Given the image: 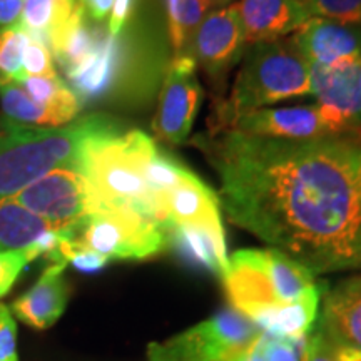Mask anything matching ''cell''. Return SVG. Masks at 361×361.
Listing matches in <instances>:
<instances>
[{"label": "cell", "instance_id": "cell-1", "mask_svg": "<svg viewBox=\"0 0 361 361\" xmlns=\"http://www.w3.org/2000/svg\"><path fill=\"white\" fill-rule=\"evenodd\" d=\"M192 146L234 224L314 276L361 271V130L305 141L209 130Z\"/></svg>", "mask_w": 361, "mask_h": 361}, {"label": "cell", "instance_id": "cell-2", "mask_svg": "<svg viewBox=\"0 0 361 361\" xmlns=\"http://www.w3.org/2000/svg\"><path fill=\"white\" fill-rule=\"evenodd\" d=\"M121 129L109 116L90 114L61 128H32L0 121V201L57 168L78 169L82 149L94 135Z\"/></svg>", "mask_w": 361, "mask_h": 361}, {"label": "cell", "instance_id": "cell-3", "mask_svg": "<svg viewBox=\"0 0 361 361\" xmlns=\"http://www.w3.org/2000/svg\"><path fill=\"white\" fill-rule=\"evenodd\" d=\"M156 149V142L139 129H117L89 139L78 169L87 180L97 211L129 209L164 228L146 184V166Z\"/></svg>", "mask_w": 361, "mask_h": 361}, {"label": "cell", "instance_id": "cell-4", "mask_svg": "<svg viewBox=\"0 0 361 361\" xmlns=\"http://www.w3.org/2000/svg\"><path fill=\"white\" fill-rule=\"evenodd\" d=\"M228 99L211 114V130H228L238 116L271 104L313 96L311 67L293 37L252 44Z\"/></svg>", "mask_w": 361, "mask_h": 361}, {"label": "cell", "instance_id": "cell-5", "mask_svg": "<svg viewBox=\"0 0 361 361\" xmlns=\"http://www.w3.org/2000/svg\"><path fill=\"white\" fill-rule=\"evenodd\" d=\"M261 329L233 308L161 343H149L147 361H233L258 340Z\"/></svg>", "mask_w": 361, "mask_h": 361}, {"label": "cell", "instance_id": "cell-6", "mask_svg": "<svg viewBox=\"0 0 361 361\" xmlns=\"http://www.w3.org/2000/svg\"><path fill=\"white\" fill-rule=\"evenodd\" d=\"M75 239L111 261H141L168 247L166 229L129 209L89 214L75 229Z\"/></svg>", "mask_w": 361, "mask_h": 361}, {"label": "cell", "instance_id": "cell-7", "mask_svg": "<svg viewBox=\"0 0 361 361\" xmlns=\"http://www.w3.org/2000/svg\"><path fill=\"white\" fill-rule=\"evenodd\" d=\"M17 204L57 229H72L96 213L87 180L75 168H57L12 197Z\"/></svg>", "mask_w": 361, "mask_h": 361}, {"label": "cell", "instance_id": "cell-8", "mask_svg": "<svg viewBox=\"0 0 361 361\" xmlns=\"http://www.w3.org/2000/svg\"><path fill=\"white\" fill-rule=\"evenodd\" d=\"M246 37L238 4L207 12L189 40L186 52L201 67L214 87L221 89L228 74L241 61Z\"/></svg>", "mask_w": 361, "mask_h": 361}, {"label": "cell", "instance_id": "cell-9", "mask_svg": "<svg viewBox=\"0 0 361 361\" xmlns=\"http://www.w3.org/2000/svg\"><path fill=\"white\" fill-rule=\"evenodd\" d=\"M196 62L188 54L174 56L162 84L152 129L161 141L183 144L200 112L202 89L196 75Z\"/></svg>", "mask_w": 361, "mask_h": 361}, {"label": "cell", "instance_id": "cell-10", "mask_svg": "<svg viewBox=\"0 0 361 361\" xmlns=\"http://www.w3.org/2000/svg\"><path fill=\"white\" fill-rule=\"evenodd\" d=\"M228 130H238L259 137L293 139V141L351 134L331 111L319 104L278 107V109L263 107V109L245 112L234 119Z\"/></svg>", "mask_w": 361, "mask_h": 361}, {"label": "cell", "instance_id": "cell-11", "mask_svg": "<svg viewBox=\"0 0 361 361\" xmlns=\"http://www.w3.org/2000/svg\"><path fill=\"white\" fill-rule=\"evenodd\" d=\"M223 283L231 308L247 319L261 311L283 305L271 274L268 250H239L234 252Z\"/></svg>", "mask_w": 361, "mask_h": 361}, {"label": "cell", "instance_id": "cell-12", "mask_svg": "<svg viewBox=\"0 0 361 361\" xmlns=\"http://www.w3.org/2000/svg\"><path fill=\"white\" fill-rule=\"evenodd\" d=\"M291 37L310 66L361 64V25L311 17Z\"/></svg>", "mask_w": 361, "mask_h": 361}, {"label": "cell", "instance_id": "cell-13", "mask_svg": "<svg viewBox=\"0 0 361 361\" xmlns=\"http://www.w3.org/2000/svg\"><path fill=\"white\" fill-rule=\"evenodd\" d=\"M314 326L338 348L361 350V273L326 286Z\"/></svg>", "mask_w": 361, "mask_h": 361}, {"label": "cell", "instance_id": "cell-14", "mask_svg": "<svg viewBox=\"0 0 361 361\" xmlns=\"http://www.w3.org/2000/svg\"><path fill=\"white\" fill-rule=\"evenodd\" d=\"M67 266L51 263L30 290L13 300L12 314L34 329H49L64 314L69 303L71 288L64 276Z\"/></svg>", "mask_w": 361, "mask_h": 361}, {"label": "cell", "instance_id": "cell-15", "mask_svg": "<svg viewBox=\"0 0 361 361\" xmlns=\"http://www.w3.org/2000/svg\"><path fill=\"white\" fill-rule=\"evenodd\" d=\"M311 67V90L319 106L331 111L350 133L361 130V64Z\"/></svg>", "mask_w": 361, "mask_h": 361}, {"label": "cell", "instance_id": "cell-16", "mask_svg": "<svg viewBox=\"0 0 361 361\" xmlns=\"http://www.w3.org/2000/svg\"><path fill=\"white\" fill-rule=\"evenodd\" d=\"M126 62V47L119 37L104 34L101 42L82 64L67 75L69 87L82 102H96L107 97L119 82Z\"/></svg>", "mask_w": 361, "mask_h": 361}, {"label": "cell", "instance_id": "cell-17", "mask_svg": "<svg viewBox=\"0 0 361 361\" xmlns=\"http://www.w3.org/2000/svg\"><path fill=\"white\" fill-rule=\"evenodd\" d=\"M238 7L246 44L284 39L311 19L301 0H241Z\"/></svg>", "mask_w": 361, "mask_h": 361}, {"label": "cell", "instance_id": "cell-18", "mask_svg": "<svg viewBox=\"0 0 361 361\" xmlns=\"http://www.w3.org/2000/svg\"><path fill=\"white\" fill-rule=\"evenodd\" d=\"M164 213L166 228L173 224H188L224 234L219 196L189 169L184 171L178 186L166 196Z\"/></svg>", "mask_w": 361, "mask_h": 361}, {"label": "cell", "instance_id": "cell-19", "mask_svg": "<svg viewBox=\"0 0 361 361\" xmlns=\"http://www.w3.org/2000/svg\"><path fill=\"white\" fill-rule=\"evenodd\" d=\"M166 236L168 247H173L180 259L224 279L229 268L224 234L213 233L200 226L173 224L166 228Z\"/></svg>", "mask_w": 361, "mask_h": 361}, {"label": "cell", "instance_id": "cell-20", "mask_svg": "<svg viewBox=\"0 0 361 361\" xmlns=\"http://www.w3.org/2000/svg\"><path fill=\"white\" fill-rule=\"evenodd\" d=\"M324 290H326V283H316L295 301L261 311L252 316L250 322L268 335L303 340L318 319L316 316H318L319 301Z\"/></svg>", "mask_w": 361, "mask_h": 361}, {"label": "cell", "instance_id": "cell-21", "mask_svg": "<svg viewBox=\"0 0 361 361\" xmlns=\"http://www.w3.org/2000/svg\"><path fill=\"white\" fill-rule=\"evenodd\" d=\"M104 34H106V30L94 25V22L87 19V16L78 2L69 20L62 27H59L56 32L49 37L47 44L64 74H69L94 52Z\"/></svg>", "mask_w": 361, "mask_h": 361}, {"label": "cell", "instance_id": "cell-22", "mask_svg": "<svg viewBox=\"0 0 361 361\" xmlns=\"http://www.w3.org/2000/svg\"><path fill=\"white\" fill-rule=\"evenodd\" d=\"M0 106L6 119L32 128H61L78 117L80 106H45L30 99L17 82L0 84Z\"/></svg>", "mask_w": 361, "mask_h": 361}, {"label": "cell", "instance_id": "cell-23", "mask_svg": "<svg viewBox=\"0 0 361 361\" xmlns=\"http://www.w3.org/2000/svg\"><path fill=\"white\" fill-rule=\"evenodd\" d=\"M49 229L54 226L13 200L0 201V251L27 250Z\"/></svg>", "mask_w": 361, "mask_h": 361}, {"label": "cell", "instance_id": "cell-24", "mask_svg": "<svg viewBox=\"0 0 361 361\" xmlns=\"http://www.w3.org/2000/svg\"><path fill=\"white\" fill-rule=\"evenodd\" d=\"M75 6L78 0H24L20 25L47 42L59 27L69 20Z\"/></svg>", "mask_w": 361, "mask_h": 361}, {"label": "cell", "instance_id": "cell-25", "mask_svg": "<svg viewBox=\"0 0 361 361\" xmlns=\"http://www.w3.org/2000/svg\"><path fill=\"white\" fill-rule=\"evenodd\" d=\"M169 39L174 56L186 52L194 30L207 13V0H164Z\"/></svg>", "mask_w": 361, "mask_h": 361}, {"label": "cell", "instance_id": "cell-26", "mask_svg": "<svg viewBox=\"0 0 361 361\" xmlns=\"http://www.w3.org/2000/svg\"><path fill=\"white\" fill-rule=\"evenodd\" d=\"M188 168L173 157L168 152L159 151V147L152 152L151 159L146 166V184L154 197L157 206H159L162 224L166 229V213H164V200L166 196L178 186L179 180L183 179L184 171Z\"/></svg>", "mask_w": 361, "mask_h": 361}, {"label": "cell", "instance_id": "cell-27", "mask_svg": "<svg viewBox=\"0 0 361 361\" xmlns=\"http://www.w3.org/2000/svg\"><path fill=\"white\" fill-rule=\"evenodd\" d=\"M30 32L24 25L16 24L0 29V84L20 82L24 74V52Z\"/></svg>", "mask_w": 361, "mask_h": 361}, {"label": "cell", "instance_id": "cell-28", "mask_svg": "<svg viewBox=\"0 0 361 361\" xmlns=\"http://www.w3.org/2000/svg\"><path fill=\"white\" fill-rule=\"evenodd\" d=\"M20 87L32 101L45 106H80L78 96L59 75H27ZM82 107V106H80Z\"/></svg>", "mask_w": 361, "mask_h": 361}, {"label": "cell", "instance_id": "cell-29", "mask_svg": "<svg viewBox=\"0 0 361 361\" xmlns=\"http://www.w3.org/2000/svg\"><path fill=\"white\" fill-rule=\"evenodd\" d=\"M311 17L361 25V0H305Z\"/></svg>", "mask_w": 361, "mask_h": 361}, {"label": "cell", "instance_id": "cell-30", "mask_svg": "<svg viewBox=\"0 0 361 361\" xmlns=\"http://www.w3.org/2000/svg\"><path fill=\"white\" fill-rule=\"evenodd\" d=\"M35 259L37 255L30 247L19 251H0V298L8 295L22 271Z\"/></svg>", "mask_w": 361, "mask_h": 361}, {"label": "cell", "instance_id": "cell-31", "mask_svg": "<svg viewBox=\"0 0 361 361\" xmlns=\"http://www.w3.org/2000/svg\"><path fill=\"white\" fill-rule=\"evenodd\" d=\"M22 66H24L25 78L27 75H57L51 49L42 37L35 34H30Z\"/></svg>", "mask_w": 361, "mask_h": 361}, {"label": "cell", "instance_id": "cell-32", "mask_svg": "<svg viewBox=\"0 0 361 361\" xmlns=\"http://www.w3.org/2000/svg\"><path fill=\"white\" fill-rule=\"evenodd\" d=\"M303 340H293V338H283L261 333L259 345L263 350L266 361H300L301 350H303Z\"/></svg>", "mask_w": 361, "mask_h": 361}, {"label": "cell", "instance_id": "cell-33", "mask_svg": "<svg viewBox=\"0 0 361 361\" xmlns=\"http://www.w3.org/2000/svg\"><path fill=\"white\" fill-rule=\"evenodd\" d=\"M300 361H340L338 346L329 341L318 328L313 326L308 336L305 338Z\"/></svg>", "mask_w": 361, "mask_h": 361}, {"label": "cell", "instance_id": "cell-34", "mask_svg": "<svg viewBox=\"0 0 361 361\" xmlns=\"http://www.w3.org/2000/svg\"><path fill=\"white\" fill-rule=\"evenodd\" d=\"M0 361H19L17 322L8 306L0 303Z\"/></svg>", "mask_w": 361, "mask_h": 361}, {"label": "cell", "instance_id": "cell-35", "mask_svg": "<svg viewBox=\"0 0 361 361\" xmlns=\"http://www.w3.org/2000/svg\"><path fill=\"white\" fill-rule=\"evenodd\" d=\"M134 6L135 0H114L109 20H107V34L112 37H119L123 34L124 27L128 25L130 16H133Z\"/></svg>", "mask_w": 361, "mask_h": 361}, {"label": "cell", "instance_id": "cell-36", "mask_svg": "<svg viewBox=\"0 0 361 361\" xmlns=\"http://www.w3.org/2000/svg\"><path fill=\"white\" fill-rule=\"evenodd\" d=\"M78 2L90 22L101 24L111 16L114 0H78Z\"/></svg>", "mask_w": 361, "mask_h": 361}, {"label": "cell", "instance_id": "cell-37", "mask_svg": "<svg viewBox=\"0 0 361 361\" xmlns=\"http://www.w3.org/2000/svg\"><path fill=\"white\" fill-rule=\"evenodd\" d=\"M24 0H0V29L20 22Z\"/></svg>", "mask_w": 361, "mask_h": 361}, {"label": "cell", "instance_id": "cell-38", "mask_svg": "<svg viewBox=\"0 0 361 361\" xmlns=\"http://www.w3.org/2000/svg\"><path fill=\"white\" fill-rule=\"evenodd\" d=\"M233 361H266L264 355H263V350H261V345H259V338L255 343H252V345L245 351V353L239 355L238 358L233 360Z\"/></svg>", "mask_w": 361, "mask_h": 361}, {"label": "cell", "instance_id": "cell-39", "mask_svg": "<svg viewBox=\"0 0 361 361\" xmlns=\"http://www.w3.org/2000/svg\"><path fill=\"white\" fill-rule=\"evenodd\" d=\"M340 361H361V350L353 348H338Z\"/></svg>", "mask_w": 361, "mask_h": 361}, {"label": "cell", "instance_id": "cell-40", "mask_svg": "<svg viewBox=\"0 0 361 361\" xmlns=\"http://www.w3.org/2000/svg\"><path fill=\"white\" fill-rule=\"evenodd\" d=\"M233 0H207V4H209V7H214V8H221V7H226V6H231Z\"/></svg>", "mask_w": 361, "mask_h": 361}, {"label": "cell", "instance_id": "cell-41", "mask_svg": "<svg viewBox=\"0 0 361 361\" xmlns=\"http://www.w3.org/2000/svg\"><path fill=\"white\" fill-rule=\"evenodd\" d=\"M301 2H305V0H301Z\"/></svg>", "mask_w": 361, "mask_h": 361}, {"label": "cell", "instance_id": "cell-42", "mask_svg": "<svg viewBox=\"0 0 361 361\" xmlns=\"http://www.w3.org/2000/svg\"><path fill=\"white\" fill-rule=\"evenodd\" d=\"M360 84H361V79H360Z\"/></svg>", "mask_w": 361, "mask_h": 361}]
</instances>
